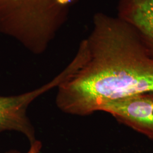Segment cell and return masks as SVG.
I'll use <instances>...</instances> for the list:
<instances>
[{
  "instance_id": "cell-3",
  "label": "cell",
  "mask_w": 153,
  "mask_h": 153,
  "mask_svg": "<svg viewBox=\"0 0 153 153\" xmlns=\"http://www.w3.org/2000/svg\"><path fill=\"white\" fill-rule=\"evenodd\" d=\"M116 120L153 141V92L119 99L102 108Z\"/></svg>"
},
{
  "instance_id": "cell-1",
  "label": "cell",
  "mask_w": 153,
  "mask_h": 153,
  "mask_svg": "<svg viewBox=\"0 0 153 153\" xmlns=\"http://www.w3.org/2000/svg\"><path fill=\"white\" fill-rule=\"evenodd\" d=\"M68 67L56 98L66 114L91 115L110 102L153 92V57L117 16L95 14Z\"/></svg>"
},
{
  "instance_id": "cell-4",
  "label": "cell",
  "mask_w": 153,
  "mask_h": 153,
  "mask_svg": "<svg viewBox=\"0 0 153 153\" xmlns=\"http://www.w3.org/2000/svg\"><path fill=\"white\" fill-rule=\"evenodd\" d=\"M116 16L153 57V0H119Z\"/></svg>"
},
{
  "instance_id": "cell-2",
  "label": "cell",
  "mask_w": 153,
  "mask_h": 153,
  "mask_svg": "<svg viewBox=\"0 0 153 153\" xmlns=\"http://www.w3.org/2000/svg\"><path fill=\"white\" fill-rule=\"evenodd\" d=\"M58 81L53 78L44 85L21 94L0 96V134L4 131L19 132L30 143L36 140V132L27 115L28 107L39 97L56 88Z\"/></svg>"
},
{
  "instance_id": "cell-5",
  "label": "cell",
  "mask_w": 153,
  "mask_h": 153,
  "mask_svg": "<svg viewBox=\"0 0 153 153\" xmlns=\"http://www.w3.org/2000/svg\"><path fill=\"white\" fill-rule=\"evenodd\" d=\"M42 143L41 141L36 140L35 141L30 144V147L27 152L26 153H40L42 149ZM6 153H20L16 150H10Z\"/></svg>"
}]
</instances>
